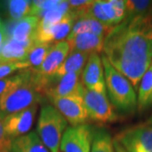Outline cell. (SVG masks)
<instances>
[{
	"label": "cell",
	"mask_w": 152,
	"mask_h": 152,
	"mask_svg": "<svg viewBox=\"0 0 152 152\" xmlns=\"http://www.w3.org/2000/svg\"><path fill=\"white\" fill-rule=\"evenodd\" d=\"M103 53L137 88L152 64V14L124 20L105 38Z\"/></svg>",
	"instance_id": "1"
},
{
	"label": "cell",
	"mask_w": 152,
	"mask_h": 152,
	"mask_svg": "<svg viewBox=\"0 0 152 152\" xmlns=\"http://www.w3.org/2000/svg\"><path fill=\"white\" fill-rule=\"evenodd\" d=\"M104 68L109 101L123 113H133L138 107L137 96L131 82L110 64L104 53L101 56Z\"/></svg>",
	"instance_id": "2"
},
{
	"label": "cell",
	"mask_w": 152,
	"mask_h": 152,
	"mask_svg": "<svg viewBox=\"0 0 152 152\" xmlns=\"http://www.w3.org/2000/svg\"><path fill=\"white\" fill-rule=\"evenodd\" d=\"M29 70L27 78L21 84L0 96V113L4 118L38 104L44 98L37 86L32 70Z\"/></svg>",
	"instance_id": "3"
},
{
	"label": "cell",
	"mask_w": 152,
	"mask_h": 152,
	"mask_svg": "<svg viewBox=\"0 0 152 152\" xmlns=\"http://www.w3.org/2000/svg\"><path fill=\"white\" fill-rule=\"evenodd\" d=\"M68 129V121L53 106L45 105L41 109L37 133L50 152H59L61 140Z\"/></svg>",
	"instance_id": "4"
},
{
	"label": "cell",
	"mask_w": 152,
	"mask_h": 152,
	"mask_svg": "<svg viewBox=\"0 0 152 152\" xmlns=\"http://www.w3.org/2000/svg\"><path fill=\"white\" fill-rule=\"evenodd\" d=\"M114 140L127 152H152V126L144 124L127 128Z\"/></svg>",
	"instance_id": "5"
},
{
	"label": "cell",
	"mask_w": 152,
	"mask_h": 152,
	"mask_svg": "<svg viewBox=\"0 0 152 152\" xmlns=\"http://www.w3.org/2000/svg\"><path fill=\"white\" fill-rule=\"evenodd\" d=\"M83 99L88 116L93 121L107 124L118 119V115L107 94L86 89Z\"/></svg>",
	"instance_id": "6"
},
{
	"label": "cell",
	"mask_w": 152,
	"mask_h": 152,
	"mask_svg": "<svg viewBox=\"0 0 152 152\" xmlns=\"http://www.w3.org/2000/svg\"><path fill=\"white\" fill-rule=\"evenodd\" d=\"M85 17L96 20L107 26H116L124 20V1H94V3L87 10Z\"/></svg>",
	"instance_id": "7"
},
{
	"label": "cell",
	"mask_w": 152,
	"mask_h": 152,
	"mask_svg": "<svg viewBox=\"0 0 152 152\" xmlns=\"http://www.w3.org/2000/svg\"><path fill=\"white\" fill-rule=\"evenodd\" d=\"M49 100L72 127L86 124L89 116L85 107L83 96H69L65 97L50 98Z\"/></svg>",
	"instance_id": "8"
},
{
	"label": "cell",
	"mask_w": 152,
	"mask_h": 152,
	"mask_svg": "<svg viewBox=\"0 0 152 152\" xmlns=\"http://www.w3.org/2000/svg\"><path fill=\"white\" fill-rule=\"evenodd\" d=\"M93 131L87 124L69 127L64 133L61 144V152H91Z\"/></svg>",
	"instance_id": "9"
},
{
	"label": "cell",
	"mask_w": 152,
	"mask_h": 152,
	"mask_svg": "<svg viewBox=\"0 0 152 152\" xmlns=\"http://www.w3.org/2000/svg\"><path fill=\"white\" fill-rule=\"evenodd\" d=\"M82 72L70 73L56 79L52 77V82L47 92L46 97H65L69 96H80L84 97L86 87L81 80Z\"/></svg>",
	"instance_id": "10"
},
{
	"label": "cell",
	"mask_w": 152,
	"mask_h": 152,
	"mask_svg": "<svg viewBox=\"0 0 152 152\" xmlns=\"http://www.w3.org/2000/svg\"><path fill=\"white\" fill-rule=\"evenodd\" d=\"M37 107L38 104H36L23 111L4 117V126L7 135L14 140L27 134L32 128Z\"/></svg>",
	"instance_id": "11"
},
{
	"label": "cell",
	"mask_w": 152,
	"mask_h": 152,
	"mask_svg": "<svg viewBox=\"0 0 152 152\" xmlns=\"http://www.w3.org/2000/svg\"><path fill=\"white\" fill-rule=\"evenodd\" d=\"M81 80L87 90L107 94L103 64L99 53H93L90 54L82 71Z\"/></svg>",
	"instance_id": "12"
},
{
	"label": "cell",
	"mask_w": 152,
	"mask_h": 152,
	"mask_svg": "<svg viewBox=\"0 0 152 152\" xmlns=\"http://www.w3.org/2000/svg\"><path fill=\"white\" fill-rule=\"evenodd\" d=\"M70 53V47L67 41L56 43L45 58L42 65L37 69H32L40 75L52 76L58 69Z\"/></svg>",
	"instance_id": "13"
},
{
	"label": "cell",
	"mask_w": 152,
	"mask_h": 152,
	"mask_svg": "<svg viewBox=\"0 0 152 152\" xmlns=\"http://www.w3.org/2000/svg\"><path fill=\"white\" fill-rule=\"evenodd\" d=\"M36 41L18 42L9 38L0 48V64L26 61Z\"/></svg>",
	"instance_id": "14"
},
{
	"label": "cell",
	"mask_w": 152,
	"mask_h": 152,
	"mask_svg": "<svg viewBox=\"0 0 152 152\" xmlns=\"http://www.w3.org/2000/svg\"><path fill=\"white\" fill-rule=\"evenodd\" d=\"M106 37L97 36L90 33L79 34L72 38H67L70 51L83 52L89 54L93 53H101L103 51L104 42Z\"/></svg>",
	"instance_id": "15"
},
{
	"label": "cell",
	"mask_w": 152,
	"mask_h": 152,
	"mask_svg": "<svg viewBox=\"0 0 152 152\" xmlns=\"http://www.w3.org/2000/svg\"><path fill=\"white\" fill-rule=\"evenodd\" d=\"M40 18L27 16L16 21L11 27V39L18 42L36 41V35Z\"/></svg>",
	"instance_id": "16"
},
{
	"label": "cell",
	"mask_w": 152,
	"mask_h": 152,
	"mask_svg": "<svg viewBox=\"0 0 152 152\" xmlns=\"http://www.w3.org/2000/svg\"><path fill=\"white\" fill-rule=\"evenodd\" d=\"M114 26H107L102 22L91 18H80L75 20L70 34L67 38H72L79 34L90 33L97 36L107 37Z\"/></svg>",
	"instance_id": "17"
},
{
	"label": "cell",
	"mask_w": 152,
	"mask_h": 152,
	"mask_svg": "<svg viewBox=\"0 0 152 152\" xmlns=\"http://www.w3.org/2000/svg\"><path fill=\"white\" fill-rule=\"evenodd\" d=\"M11 152H50L36 131L14 139Z\"/></svg>",
	"instance_id": "18"
},
{
	"label": "cell",
	"mask_w": 152,
	"mask_h": 152,
	"mask_svg": "<svg viewBox=\"0 0 152 152\" xmlns=\"http://www.w3.org/2000/svg\"><path fill=\"white\" fill-rule=\"evenodd\" d=\"M89 57L90 54L86 53L70 51L64 62L58 68V69L56 71L54 75L52 76H53L56 79H59L70 73L82 72L86 64Z\"/></svg>",
	"instance_id": "19"
},
{
	"label": "cell",
	"mask_w": 152,
	"mask_h": 152,
	"mask_svg": "<svg viewBox=\"0 0 152 152\" xmlns=\"http://www.w3.org/2000/svg\"><path fill=\"white\" fill-rule=\"evenodd\" d=\"M137 103V107L140 112L152 105V64L140 80Z\"/></svg>",
	"instance_id": "20"
},
{
	"label": "cell",
	"mask_w": 152,
	"mask_h": 152,
	"mask_svg": "<svg viewBox=\"0 0 152 152\" xmlns=\"http://www.w3.org/2000/svg\"><path fill=\"white\" fill-rule=\"evenodd\" d=\"M55 44L47 42H37L34 44L26 62L29 65V69H37L43 63L45 58L48 55L50 51L54 47Z\"/></svg>",
	"instance_id": "21"
},
{
	"label": "cell",
	"mask_w": 152,
	"mask_h": 152,
	"mask_svg": "<svg viewBox=\"0 0 152 152\" xmlns=\"http://www.w3.org/2000/svg\"><path fill=\"white\" fill-rule=\"evenodd\" d=\"M75 22V18L69 12L63 20L58 22L52 29L51 32V43H58L64 41L66 37H69L73 29L74 24Z\"/></svg>",
	"instance_id": "22"
},
{
	"label": "cell",
	"mask_w": 152,
	"mask_h": 152,
	"mask_svg": "<svg viewBox=\"0 0 152 152\" xmlns=\"http://www.w3.org/2000/svg\"><path fill=\"white\" fill-rule=\"evenodd\" d=\"M125 18L130 20L134 17L152 14V1L148 0H127L124 1Z\"/></svg>",
	"instance_id": "23"
},
{
	"label": "cell",
	"mask_w": 152,
	"mask_h": 152,
	"mask_svg": "<svg viewBox=\"0 0 152 152\" xmlns=\"http://www.w3.org/2000/svg\"><path fill=\"white\" fill-rule=\"evenodd\" d=\"M6 10L9 16L13 20H20L30 16L31 9V1L26 0H10L5 2Z\"/></svg>",
	"instance_id": "24"
},
{
	"label": "cell",
	"mask_w": 152,
	"mask_h": 152,
	"mask_svg": "<svg viewBox=\"0 0 152 152\" xmlns=\"http://www.w3.org/2000/svg\"><path fill=\"white\" fill-rule=\"evenodd\" d=\"M91 152H115L113 140L105 129H97L93 132Z\"/></svg>",
	"instance_id": "25"
},
{
	"label": "cell",
	"mask_w": 152,
	"mask_h": 152,
	"mask_svg": "<svg viewBox=\"0 0 152 152\" xmlns=\"http://www.w3.org/2000/svg\"><path fill=\"white\" fill-rule=\"evenodd\" d=\"M62 0H38L31 1V16L42 18L49 10H52L61 4Z\"/></svg>",
	"instance_id": "26"
},
{
	"label": "cell",
	"mask_w": 152,
	"mask_h": 152,
	"mask_svg": "<svg viewBox=\"0 0 152 152\" xmlns=\"http://www.w3.org/2000/svg\"><path fill=\"white\" fill-rule=\"evenodd\" d=\"M29 69L21 70L19 74L0 80V96L21 84L29 75Z\"/></svg>",
	"instance_id": "27"
},
{
	"label": "cell",
	"mask_w": 152,
	"mask_h": 152,
	"mask_svg": "<svg viewBox=\"0 0 152 152\" xmlns=\"http://www.w3.org/2000/svg\"><path fill=\"white\" fill-rule=\"evenodd\" d=\"M27 69H29V65L26 61L0 64V80L7 78V76L10 75L15 71L24 70Z\"/></svg>",
	"instance_id": "28"
},
{
	"label": "cell",
	"mask_w": 152,
	"mask_h": 152,
	"mask_svg": "<svg viewBox=\"0 0 152 152\" xmlns=\"http://www.w3.org/2000/svg\"><path fill=\"white\" fill-rule=\"evenodd\" d=\"M13 140L7 135L4 126V117L0 113V152H11Z\"/></svg>",
	"instance_id": "29"
},
{
	"label": "cell",
	"mask_w": 152,
	"mask_h": 152,
	"mask_svg": "<svg viewBox=\"0 0 152 152\" xmlns=\"http://www.w3.org/2000/svg\"><path fill=\"white\" fill-rule=\"evenodd\" d=\"M9 40V35L4 26H0V48Z\"/></svg>",
	"instance_id": "30"
},
{
	"label": "cell",
	"mask_w": 152,
	"mask_h": 152,
	"mask_svg": "<svg viewBox=\"0 0 152 152\" xmlns=\"http://www.w3.org/2000/svg\"><path fill=\"white\" fill-rule=\"evenodd\" d=\"M113 145H114V149H115V152H127L124 149V147L120 145L118 142L117 140H115L113 139Z\"/></svg>",
	"instance_id": "31"
},
{
	"label": "cell",
	"mask_w": 152,
	"mask_h": 152,
	"mask_svg": "<svg viewBox=\"0 0 152 152\" xmlns=\"http://www.w3.org/2000/svg\"><path fill=\"white\" fill-rule=\"evenodd\" d=\"M146 124H149V125H151V126H152V114L150 116V118L147 119L146 121V123H145Z\"/></svg>",
	"instance_id": "32"
},
{
	"label": "cell",
	"mask_w": 152,
	"mask_h": 152,
	"mask_svg": "<svg viewBox=\"0 0 152 152\" xmlns=\"http://www.w3.org/2000/svg\"><path fill=\"white\" fill-rule=\"evenodd\" d=\"M0 26H2V24H1V21H0Z\"/></svg>",
	"instance_id": "33"
}]
</instances>
